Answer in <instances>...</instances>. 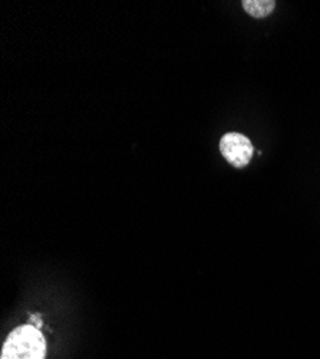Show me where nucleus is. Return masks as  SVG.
I'll return each mask as SVG.
<instances>
[{"label": "nucleus", "mask_w": 320, "mask_h": 359, "mask_svg": "<svg viewBox=\"0 0 320 359\" xmlns=\"http://www.w3.org/2000/svg\"><path fill=\"white\" fill-rule=\"evenodd\" d=\"M223 157L236 168L246 167L253 157L251 141L240 133H227L220 140Z\"/></svg>", "instance_id": "nucleus-2"}, {"label": "nucleus", "mask_w": 320, "mask_h": 359, "mask_svg": "<svg viewBox=\"0 0 320 359\" xmlns=\"http://www.w3.org/2000/svg\"><path fill=\"white\" fill-rule=\"evenodd\" d=\"M242 5H243V9L251 18H256V19H263L269 16L276 8L274 0H243Z\"/></svg>", "instance_id": "nucleus-3"}, {"label": "nucleus", "mask_w": 320, "mask_h": 359, "mask_svg": "<svg viewBox=\"0 0 320 359\" xmlns=\"http://www.w3.org/2000/svg\"><path fill=\"white\" fill-rule=\"evenodd\" d=\"M46 341L34 325H22L9 334L0 359H45Z\"/></svg>", "instance_id": "nucleus-1"}, {"label": "nucleus", "mask_w": 320, "mask_h": 359, "mask_svg": "<svg viewBox=\"0 0 320 359\" xmlns=\"http://www.w3.org/2000/svg\"><path fill=\"white\" fill-rule=\"evenodd\" d=\"M31 325H34V326H36V327H41V326H42V320H41V318H39L38 313L31 316Z\"/></svg>", "instance_id": "nucleus-4"}]
</instances>
